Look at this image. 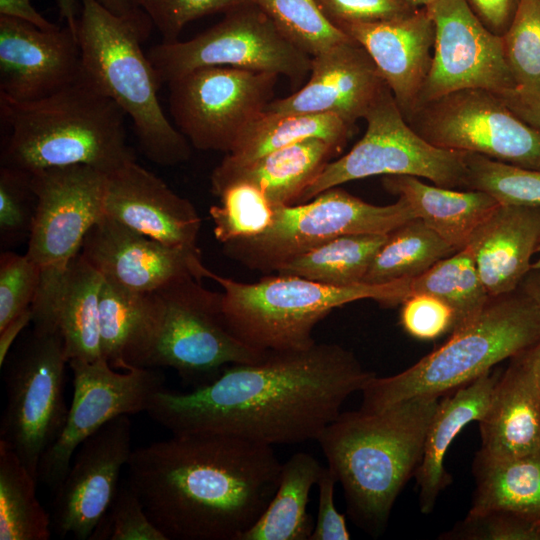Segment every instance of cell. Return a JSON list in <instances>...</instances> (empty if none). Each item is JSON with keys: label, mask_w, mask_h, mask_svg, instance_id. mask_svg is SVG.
Segmentation results:
<instances>
[{"label": "cell", "mask_w": 540, "mask_h": 540, "mask_svg": "<svg viewBox=\"0 0 540 540\" xmlns=\"http://www.w3.org/2000/svg\"><path fill=\"white\" fill-rule=\"evenodd\" d=\"M375 376L339 344L271 350L189 392L160 389L146 413L172 434L210 433L273 446L317 440Z\"/></svg>", "instance_id": "cell-1"}, {"label": "cell", "mask_w": 540, "mask_h": 540, "mask_svg": "<svg viewBox=\"0 0 540 540\" xmlns=\"http://www.w3.org/2000/svg\"><path fill=\"white\" fill-rule=\"evenodd\" d=\"M272 446L179 433L133 450L127 483L167 540H240L278 487Z\"/></svg>", "instance_id": "cell-2"}, {"label": "cell", "mask_w": 540, "mask_h": 540, "mask_svg": "<svg viewBox=\"0 0 540 540\" xmlns=\"http://www.w3.org/2000/svg\"><path fill=\"white\" fill-rule=\"evenodd\" d=\"M439 396H416L378 411L341 412L317 442L340 483L352 521L372 536L420 466Z\"/></svg>", "instance_id": "cell-3"}, {"label": "cell", "mask_w": 540, "mask_h": 540, "mask_svg": "<svg viewBox=\"0 0 540 540\" xmlns=\"http://www.w3.org/2000/svg\"><path fill=\"white\" fill-rule=\"evenodd\" d=\"M125 117L82 74L39 100L18 102L0 95V166L34 173L87 165L108 174L135 160Z\"/></svg>", "instance_id": "cell-4"}, {"label": "cell", "mask_w": 540, "mask_h": 540, "mask_svg": "<svg viewBox=\"0 0 540 540\" xmlns=\"http://www.w3.org/2000/svg\"><path fill=\"white\" fill-rule=\"evenodd\" d=\"M79 3L82 76L132 120L147 159L161 166L186 162L190 143L164 114L158 99L161 83L141 47L153 26L149 16L140 8L115 15L98 0Z\"/></svg>", "instance_id": "cell-5"}, {"label": "cell", "mask_w": 540, "mask_h": 540, "mask_svg": "<svg viewBox=\"0 0 540 540\" xmlns=\"http://www.w3.org/2000/svg\"><path fill=\"white\" fill-rule=\"evenodd\" d=\"M540 340V312L520 288L491 296L473 319L402 372L373 376L361 391L363 411H378L416 396L443 395Z\"/></svg>", "instance_id": "cell-6"}, {"label": "cell", "mask_w": 540, "mask_h": 540, "mask_svg": "<svg viewBox=\"0 0 540 540\" xmlns=\"http://www.w3.org/2000/svg\"><path fill=\"white\" fill-rule=\"evenodd\" d=\"M223 288L229 330L259 351L304 349L316 341L315 326L335 308L362 299L394 306L410 295L411 279L386 284L331 286L297 276H266L247 283L208 271Z\"/></svg>", "instance_id": "cell-7"}, {"label": "cell", "mask_w": 540, "mask_h": 540, "mask_svg": "<svg viewBox=\"0 0 540 540\" xmlns=\"http://www.w3.org/2000/svg\"><path fill=\"white\" fill-rule=\"evenodd\" d=\"M31 175L38 205L26 255L40 270L32 322L36 329L58 330L54 316L61 284L85 235L104 216L107 174L73 165Z\"/></svg>", "instance_id": "cell-8"}, {"label": "cell", "mask_w": 540, "mask_h": 540, "mask_svg": "<svg viewBox=\"0 0 540 540\" xmlns=\"http://www.w3.org/2000/svg\"><path fill=\"white\" fill-rule=\"evenodd\" d=\"M158 320L142 368L170 367L195 387L210 383L233 364L256 363L268 351L238 339L223 315V293L185 277L155 290Z\"/></svg>", "instance_id": "cell-9"}, {"label": "cell", "mask_w": 540, "mask_h": 540, "mask_svg": "<svg viewBox=\"0 0 540 540\" xmlns=\"http://www.w3.org/2000/svg\"><path fill=\"white\" fill-rule=\"evenodd\" d=\"M417 218L407 201L375 205L338 187L299 205L276 207L262 234L222 244L224 254L244 267L269 274L288 260L346 234H388Z\"/></svg>", "instance_id": "cell-10"}, {"label": "cell", "mask_w": 540, "mask_h": 540, "mask_svg": "<svg viewBox=\"0 0 540 540\" xmlns=\"http://www.w3.org/2000/svg\"><path fill=\"white\" fill-rule=\"evenodd\" d=\"M67 366L69 359L59 330L36 328L9 352L1 366L7 402L0 441L14 450L38 481L41 459L67 420Z\"/></svg>", "instance_id": "cell-11"}, {"label": "cell", "mask_w": 540, "mask_h": 540, "mask_svg": "<svg viewBox=\"0 0 540 540\" xmlns=\"http://www.w3.org/2000/svg\"><path fill=\"white\" fill-rule=\"evenodd\" d=\"M161 84L195 69L229 66L286 76L297 87L310 73L312 57L290 42L252 0L187 41L160 43L147 53Z\"/></svg>", "instance_id": "cell-12"}, {"label": "cell", "mask_w": 540, "mask_h": 540, "mask_svg": "<svg viewBox=\"0 0 540 540\" xmlns=\"http://www.w3.org/2000/svg\"><path fill=\"white\" fill-rule=\"evenodd\" d=\"M364 119L363 137L347 154L327 163L299 201L377 175H411L437 186L466 189L467 152L439 148L424 140L409 126L388 86Z\"/></svg>", "instance_id": "cell-13"}, {"label": "cell", "mask_w": 540, "mask_h": 540, "mask_svg": "<svg viewBox=\"0 0 540 540\" xmlns=\"http://www.w3.org/2000/svg\"><path fill=\"white\" fill-rule=\"evenodd\" d=\"M404 118L436 147L540 170V128L522 120L495 92L460 89L416 106Z\"/></svg>", "instance_id": "cell-14"}, {"label": "cell", "mask_w": 540, "mask_h": 540, "mask_svg": "<svg viewBox=\"0 0 540 540\" xmlns=\"http://www.w3.org/2000/svg\"><path fill=\"white\" fill-rule=\"evenodd\" d=\"M277 74L209 66L168 83L177 129L198 150L230 153L272 101Z\"/></svg>", "instance_id": "cell-15"}, {"label": "cell", "mask_w": 540, "mask_h": 540, "mask_svg": "<svg viewBox=\"0 0 540 540\" xmlns=\"http://www.w3.org/2000/svg\"><path fill=\"white\" fill-rule=\"evenodd\" d=\"M69 368L73 395L67 420L39 466V481L53 493L63 482L74 453L89 436L116 417L146 412L155 393L164 388L163 376L153 368L119 371L103 358L73 359Z\"/></svg>", "instance_id": "cell-16"}, {"label": "cell", "mask_w": 540, "mask_h": 540, "mask_svg": "<svg viewBox=\"0 0 540 540\" xmlns=\"http://www.w3.org/2000/svg\"><path fill=\"white\" fill-rule=\"evenodd\" d=\"M426 8L434 22L435 40L431 67L415 107L460 89L501 93L516 86L501 36L485 27L467 0H439Z\"/></svg>", "instance_id": "cell-17"}, {"label": "cell", "mask_w": 540, "mask_h": 540, "mask_svg": "<svg viewBox=\"0 0 540 540\" xmlns=\"http://www.w3.org/2000/svg\"><path fill=\"white\" fill-rule=\"evenodd\" d=\"M131 442V420L129 415H122L78 447L54 493L51 520L58 536L90 539L119 491L121 471L134 450Z\"/></svg>", "instance_id": "cell-18"}, {"label": "cell", "mask_w": 540, "mask_h": 540, "mask_svg": "<svg viewBox=\"0 0 540 540\" xmlns=\"http://www.w3.org/2000/svg\"><path fill=\"white\" fill-rule=\"evenodd\" d=\"M80 254L104 279L135 292H152L185 277L207 278L199 248L173 247L107 216L87 232Z\"/></svg>", "instance_id": "cell-19"}, {"label": "cell", "mask_w": 540, "mask_h": 540, "mask_svg": "<svg viewBox=\"0 0 540 540\" xmlns=\"http://www.w3.org/2000/svg\"><path fill=\"white\" fill-rule=\"evenodd\" d=\"M81 74L77 35L66 25L42 30L0 16V95L18 102L39 100L76 81Z\"/></svg>", "instance_id": "cell-20"}, {"label": "cell", "mask_w": 540, "mask_h": 540, "mask_svg": "<svg viewBox=\"0 0 540 540\" xmlns=\"http://www.w3.org/2000/svg\"><path fill=\"white\" fill-rule=\"evenodd\" d=\"M387 86L369 53L350 37L313 56L308 82L265 111L334 114L354 128Z\"/></svg>", "instance_id": "cell-21"}, {"label": "cell", "mask_w": 540, "mask_h": 540, "mask_svg": "<svg viewBox=\"0 0 540 540\" xmlns=\"http://www.w3.org/2000/svg\"><path fill=\"white\" fill-rule=\"evenodd\" d=\"M104 215L163 244L198 248L194 205L135 160L107 174Z\"/></svg>", "instance_id": "cell-22"}, {"label": "cell", "mask_w": 540, "mask_h": 540, "mask_svg": "<svg viewBox=\"0 0 540 540\" xmlns=\"http://www.w3.org/2000/svg\"><path fill=\"white\" fill-rule=\"evenodd\" d=\"M369 53L405 117L416 105L429 73L435 40L426 7L388 21L338 27Z\"/></svg>", "instance_id": "cell-23"}, {"label": "cell", "mask_w": 540, "mask_h": 540, "mask_svg": "<svg viewBox=\"0 0 540 540\" xmlns=\"http://www.w3.org/2000/svg\"><path fill=\"white\" fill-rule=\"evenodd\" d=\"M540 242V206L501 204L473 231L467 248L490 296L519 288Z\"/></svg>", "instance_id": "cell-24"}, {"label": "cell", "mask_w": 540, "mask_h": 540, "mask_svg": "<svg viewBox=\"0 0 540 540\" xmlns=\"http://www.w3.org/2000/svg\"><path fill=\"white\" fill-rule=\"evenodd\" d=\"M522 351L499 375L478 422L479 452L489 457H518L540 449V386Z\"/></svg>", "instance_id": "cell-25"}, {"label": "cell", "mask_w": 540, "mask_h": 540, "mask_svg": "<svg viewBox=\"0 0 540 540\" xmlns=\"http://www.w3.org/2000/svg\"><path fill=\"white\" fill-rule=\"evenodd\" d=\"M339 152L332 144L311 138L245 164L220 162L211 174V192L218 196L233 183L247 182L260 188L275 207L293 205Z\"/></svg>", "instance_id": "cell-26"}, {"label": "cell", "mask_w": 540, "mask_h": 540, "mask_svg": "<svg viewBox=\"0 0 540 540\" xmlns=\"http://www.w3.org/2000/svg\"><path fill=\"white\" fill-rule=\"evenodd\" d=\"M499 375L490 370L441 397L429 424L423 457L415 474L422 513L433 511L438 496L451 483L452 478L444 467L447 451L465 426L481 420Z\"/></svg>", "instance_id": "cell-27"}, {"label": "cell", "mask_w": 540, "mask_h": 540, "mask_svg": "<svg viewBox=\"0 0 540 540\" xmlns=\"http://www.w3.org/2000/svg\"><path fill=\"white\" fill-rule=\"evenodd\" d=\"M386 191L404 198L417 218L440 235L455 251L465 248L476 227L499 202L480 190L430 185L411 175H386Z\"/></svg>", "instance_id": "cell-28"}, {"label": "cell", "mask_w": 540, "mask_h": 540, "mask_svg": "<svg viewBox=\"0 0 540 540\" xmlns=\"http://www.w3.org/2000/svg\"><path fill=\"white\" fill-rule=\"evenodd\" d=\"M157 320L155 291L135 292L103 280L99 300L101 353L112 368H142Z\"/></svg>", "instance_id": "cell-29"}, {"label": "cell", "mask_w": 540, "mask_h": 540, "mask_svg": "<svg viewBox=\"0 0 540 540\" xmlns=\"http://www.w3.org/2000/svg\"><path fill=\"white\" fill-rule=\"evenodd\" d=\"M103 276L79 253L71 262L58 294L55 325L70 360L103 358L99 330V300Z\"/></svg>", "instance_id": "cell-30"}, {"label": "cell", "mask_w": 540, "mask_h": 540, "mask_svg": "<svg viewBox=\"0 0 540 540\" xmlns=\"http://www.w3.org/2000/svg\"><path fill=\"white\" fill-rule=\"evenodd\" d=\"M472 471L475 491L470 512L507 510L540 521V449L511 458L478 451Z\"/></svg>", "instance_id": "cell-31"}, {"label": "cell", "mask_w": 540, "mask_h": 540, "mask_svg": "<svg viewBox=\"0 0 540 540\" xmlns=\"http://www.w3.org/2000/svg\"><path fill=\"white\" fill-rule=\"evenodd\" d=\"M324 467L311 454H293L282 469L278 487L256 523L240 540H309L314 523L307 506L310 491Z\"/></svg>", "instance_id": "cell-32"}, {"label": "cell", "mask_w": 540, "mask_h": 540, "mask_svg": "<svg viewBox=\"0 0 540 540\" xmlns=\"http://www.w3.org/2000/svg\"><path fill=\"white\" fill-rule=\"evenodd\" d=\"M353 128L334 114L264 111L244 131L221 162L240 165L269 152L311 138L322 139L341 151Z\"/></svg>", "instance_id": "cell-33"}, {"label": "cell", "mask_w": 540, "mask_h": 540, "mask_svg": "<svg viewBox=\"0 0 540 540\" xmlns=\"http://www.w3.org/2000/svg\"><path fill=\"white\" fill-rule=\"evenodd\" d=\"M387 235H341L295 256L281 265L276 272L338 287L363 283Z\"/></svg>", "instance_id": "cell-34"}, {"label": "cell", "mask_w": 540, "mask_h": 540, "mask_svg": "<svg viewBox=\"0 0 540 540\" xmlns=\"http://www.w3.org/2000/svg\"><path fill=\"white\" fill-rule=\"evenodd\" d=\"M38 480L0 441V540H48L52 520L37 498Z\"/></svg>", "instance_id": "cell-35"}, {"label": "cell", "mask_w": 540, "mask_h": 540, "mask_svg": "<svg viewBox=\"0 0 540 540\" xmlns=\"http://www.w3.org/2000/svg\"><path fill=\"white\" fill-rule=\"evenodd\" d=\"M455 252L451 245L421 219L414 218L388 233L363 283L386 284L413 279Z\"/></svg>", "instance_id": "cell-36"}, {"label": "cell", "mask_w": 540, "mask_h": 540, "mask_svg": "<svg viewBox=\"0 0 540 540\" xmlns=\"http://www.w3.org/2000/svg\"><path fill=\"white\" fill-rule=\"evenodd\" d=\"M413 293L433 295L449 305L455 314L453 330L478 315L491 297L467 247L411 279L410 294Z\"/></svg>", "instance_id": "cell-37"}, {"label": "cell", "mask_w": 540, "mask_h": 540, "mask_svg": "<svg viewBox=\"0 0 540 540\" xmlns=\"http://www.w3.org/2000/svg\"><path fill=\"white\" fill-rule=\"evenodd\" d=\"M219 205L210 207L215 238L225 244L258 236L273 223L276 207L257 186L233 183L218 195Z\"/></svg>", "instance_id": "cell-38"}, {"label": "cell", "mask_w": 540, "mask_h": 540, "mask_svg": "<svg viewBox=\"0 0 540 540\" xmlns=\"http://www.w3.org/2000/svg\"><path fill=\"white\" fill-rule=\"evenodd\" d=\"M295 46L313 57L350 39L321 11L316 0H252Z\"/></svg>", "instance_id": "cell-39"}, {"label": "cell", "mask_w": 540, "mask_h": 540, "mask_svg": "<svg viewBox=\"0 0 540 540\" xmlns=\"http://www.w3.org/2000/svg\"><path fill=\"white\" fill-rule=\"evenodd\" d=\"M466 189L484 191L501 204L540 206V170L466 154Z\"/></svg>", "instance_id": "cell-40"}, {"label": "cell", "mask_w": 540, "mask_h": 540, "mask_svg": "<svg viewBox=\"0 0 540 540\" xmlns=\"http://www.w3.org/2000/svg\"><path fill=\"white\" fill-rule=\"evenodd\" d=\"M501 38L516 85L540 86V0H520Z\"/></svg>", "instance_id": "cell-41"}, {"label": "cell", "mask_w": 540, "mask_h": 540, "mask_svg": "<svg viewBox=\"0 0 540 540\" xmlns=\"http://www.w3.org/2000/svg\"><path fill=\"white\" fill-rule=\"evenodd\" d=\"M37 205L31 173L0 166V245L4 251L28 241Z\"/></svg>", "instance_id": "cell-42"}, {"label": "cell", "mask_w": 540, "mask_h": 540, "mask_svg": "<svg viewBox=\"0 0 540 540\" xmlns=\"http://www.w3.org/2000/svg\"><path fill=\"white\" fill-rule=\"evenodd\" d=\"M445 540H540V521L507 510L468 512Z\"/></svg>", "instance_id": "cell-43"}, {"label": "cell", "mask_w": 540, "mask_h": 540, "mask_svg": "<svg viewBox=\"0 0 540 540\" xmlns=\"http://www.w3.org/2000/svg\"><path fill=\"white\" fill-rule=\"evenodd\" d=\"M40 283L39 267L11 250L0 255V330L29 311Z\"/></svg>", "instance_id": "cell-44"}, {"label": "cell", "mask_w": 540, "mask_h": 540, "mask_svg": "<svg viewBox=\"0 0 540 540\" xmlns=\"http://www.w3.org/2000/svg\"><path fill=\"white\" fill-rule=\"evenodd\" d=\"M90 540H167L151 521L137 493L126 482Z\"/></svg>", "instance_id": "cell-45"}, {"label": "cell", "mask_w": 540, "mask_h": 540, "mask_svg": "<svg viewBox=\"0 0 540 540\" xmlns=\"http://www.w3.org/2000/svg\"><path fill=\"white\" fill-rule=\"evenodd\" d=\"M250 0H132L143 10L162 36V43H173L184 27L196 19L228 10Z\"/></svg>", "instance_id": "cell-46"}, {"label": "cell", "mask_w": 540, "mask_h": 540, "mask_svg": "<svg viewBox=\"0 0 540 540\" xmlns=\"http://www.w3.org/2000/svg\"><path fill=\"white\" fill-rule=\"evenodd\" d=\"M401 305L400 323L410 336L431 340L452 332L454 311L439 298L426 293H413Z\"/></svg>", "instance_id": "cell-47"}, {"label": "cell", "mask_w": 540, "mask_h": 540, "mask_svg": "<svg viewBox=\"0 0 540 540\" xmlns=\"http://www.w3.org/2000/svg\"><path fill=\"white\" fill-rule=\"evenodd\" d=\"M323 14L336 26L401 18L416 9L406 0H316Z\"/></svg>", "instance_id": "cell-48"}, {"label": "cell", "mask_w": 540, "mask_h": 540, "mask_svg": "<svg viewBox=\"0 0 540 540\" xmlns=\"http://www.w3.org/2000/svg\"><path fill=\"white\" fill-rule=\"evenodd\" d=\"M337 479L324 467L318 480L317 519L309 540H349L350 533L345 515L335 507L334 490Z\"/></svg>", "instance_id": "cell-49"}, {"label": "cell", "mask_w": 540, "mask_h": 540, "mask_svg": "<svg viewBox=\"0 0 540 540\" xmlns=\"http://www.w3.org/2000/svg\"><path fill=\"white\" fill-rule=\"evenodd\" d=\"M487 29L502 36L508 29L520 0H467Z\"/></svg>", "instance_id": "cell-50"}, {"label": "cell", "mask_w": 540, "mask_h": 540, "mask_svg": "<svg viewBox=\"0 0 540 540\" xmlns=\"http://www.w3.org/2000/svg\"><path fill=\"white\" fill-rule=\"evenodd\" d=\"M528 124L540 128V86H518L497 93Z\"/></svg>", "instance_id": "cell-51"}, {"label": "cell", "mask_w": 540, "mask_h": 540, "mask_svg": "<svg viewBox=\"0 0 540 540\" xmlns=\"http://www.w3.org/2000/svg\"><path fill=\"white\" fill-rule=\"evenodd\" d=\"M32 0H0V16L20 19L42 30H55L58 25L45 19L31 4Z\"/></svg>", "instance_id": "cell-52"}, {"label": "cell", "mask_w": 540, "mask_h": 540, "mask_svg": "<svg viewBox=\"0 0 540 540\" xmlns=\"http://www.w3.org/2000/svg\"><path fill=\"white\" fill-rule=\"evenodd\" d=\"M32 321L31 309L11 323H9L4 329L0 330V365L2 366L7 358L9 351L12 347V343L16 339L17 335L26 327V325Z\"/></svg>", "instance_id": "cell-53"}, {"label": "cell", "mask_w": 540, "mask_h": 540, "mask_svg": "<svg viewBox=\"0 0 540 540\" xmlns=\"http://www.w3.org/2000/svg\"><path fill=\"white\" fill-rule=\"evenodd\" d=\"M519 288L533 300L540 312V269L531 268Z\"/></svg>", "instance_id": "cell-54"}, {"label": "cell", "mask_w": 540, "mask_h": 540, "mask_svg": "<svg viewBox=\"0 0 540 540\" xmlns=\"http://www.w3.org/2000/svg\"><path fill=\"white\" fill-rule=\"evenodd\" d=\"M61 19L77 35L79 0H57Z\"/></svg>", "instance_id": "cell-55"}, {"label": "cell", "mask_w": 540, "mask_h": 540, "mask_svg": "<svg viewBox=\"0 0 540 540\" xmlns=\"http://www.w3.org/2000/svg\"><path fill=\"white\" fill-rule=\"evenodd\" d=\"M522 352L529 362L540 386V340L524 349Z\"/></svg>", "instance_id": "cell-56"}, {"label": "cell", "mask_w": 540, "mask_h": 540, "mask_svg": "<svg viewBox=\"0 0 540 540\" xmlns=\"http://www.w3.org/2000/svg\"><path fill=\"white\" fill-rule=\"evenodd\" d=\"M108 11L115 15H124L134 8L132 0H98Z\"/></svg>", "instance_id": "cell-57"}, {"label": "cell", "mask_w": 540, "mask_h": 540, "mask_svg": "<svg viewBox=\"0 0 540 540\" xmlns=\"http://www.w3.org/2000/svg\"><path fill=\"white\" fill-rule=\"evenodd\" d=\"M415 9L427 7L439 0H406Z\"/></svg>", "instance_id": "cell-58"}, {"label": "cell", "mask_w": 540, "mask_h": 540, "mask_svg": "<svg viewBox=\"0 0 540 540\" xmlns=\"http://www.w3.org/2000/svg\"><path fill=\"white\" fill-rule=\"evenodd\" d=\"M537 251L539 252V257H538V259H537L535 262H533L532 265H531V268H534V269H540V242H539V246H538V250H537Z\"/></svg>", "instance_id": "cell-59"}]
</instances>
